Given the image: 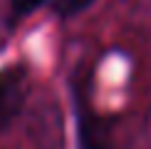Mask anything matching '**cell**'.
<instances>
[{
    "label": "cell",
    "mask_w": 151,
    "mask_h": 149,
    "mask_svg": "<svg viewBox=\"0 0 151 149\" xmlns=\"http://www.w3.org/2000/svg\"><path fill=\"white\" fill-rule=\"evenodd\" d=\"M27 97V70L20 65L0 70V132L12 122Z\"/></svg>",
    "instance_id": "6da1fadb"
},
{
    "label": "cell",
    "mask_w": 151,
    "mask_h": 149,
    "mask_svg": "<svg viewBox=\"0 0 151 149\" xmlns=\"http://www.w3.org/2000/svg\"><path fill=\"white\" fill-rule=\"evenodd\" d=\"M92 3H94V0H52L55 10H57L60 15H74V12L89 8Z\"/></svg>",
    "instance_id": "7a4b0ae2"
},
{
    "label": "cell",
    "mask_w": 151,
    "mask_h": 149,
    "mask_svg": "<svg viewBox=\"0 0 151 149\" xmlns=\"http://www.w3.org/2000/svg\"><path fill=\"white\" fill-rule=\"evenodd\" d=\"M42 3L45 0H12V10H15V15H27L35 8H40Z\"/></svg>",
    "instance_id": "3957f363"
}]
</instances>
